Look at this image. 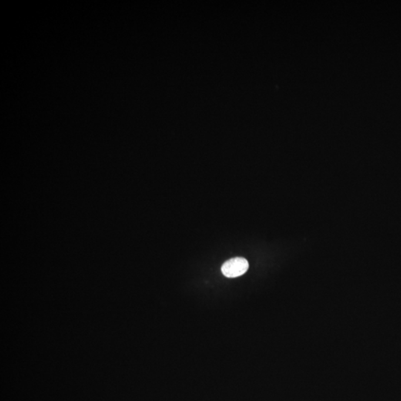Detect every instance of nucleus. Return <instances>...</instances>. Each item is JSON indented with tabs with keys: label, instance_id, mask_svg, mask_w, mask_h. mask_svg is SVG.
Returning a JSON list of instances; mask_svg holds the SVG:
<instances>
[{
	"label": "nucleus",
	"instance_id": "nucleus-1",
	"mask_svg": "<svg viewBox=\"0 0 401 401\" xmlns=\"http://www.w3.org/2000/svg\"><path fill=\"white\" fill-rule=\"evenodd\" d=\"M249 268L247 259L242 257L232 258L225 262L222 267V272L226 277L235 278L245 274Z\"/></svg>",
	"mask_w": 401,
	"mask_h": 401
}]
</instances>
